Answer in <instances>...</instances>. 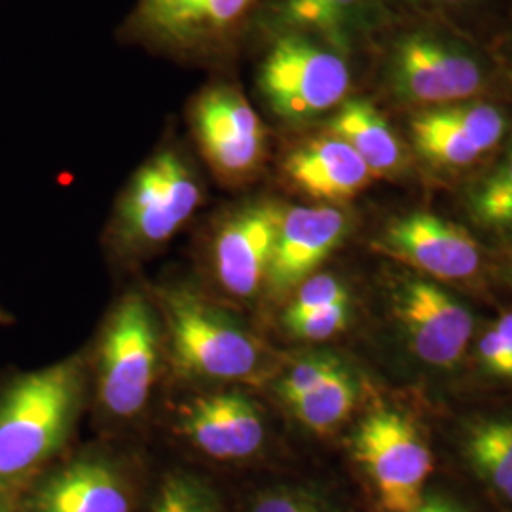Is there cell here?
Returning a JSON list of instances; mask_svg holds the SVG:
<instances>
[{"mask_svg":"<svg viewBox=\"0 0 512 512\" xmlns=\"http://www.w3.org/2000/svg\"><path fill=\"white\" fill-rule=\"evenodd\" d=\"M150 512H222L219 497L202 478L175 471L158 486Z\"/></svg>","mask_w":512,"mask_h":512,"instance_id":"23","label":"cell"},{"mask_svg":"<svg viewBox=\"0 0 512 512\" xmlns=\"http://www.w3.org/2000/svg\"><path fill=\"white\" fill-rule=\"evenodd\" d=\"M418 2H427V4H439V6H454V4H461L467 0H418Z\"/></svg>","mask_w":512,"mask_h":512,"instance_id":"32","label":"cell"},{"mask_svg":"<svg viewBox=\"0 0 512 512\" xmlns=\"http://www.w3.org/2000/svg\"><path fill=\"white\" fill-rule=\"evenodd\" d=\"M348 230V215L334 205L285 209L266 281L270 289L283 294L306 281L338 249Z\"/></svg>","mask_w":512,"mask_h":512,"instance_id":"17","label":"cell"},{"mask_svg":"<svg viewBox=\"0 0 512 512\" xmlns=\"http://www.w3.org/2000/svg\"><path fill=\"white\" fill-rule=\"evenodd\" d=\"M171 357L184 376L247 382L268 365L270 351L238 317L188 289L165 291Z\"/></svg>","mask_w":512,"mask_h":512,"instance_id":"2","label":"cell"},{"mask_svg":"<svg viewBox=\"0 0 512 512\" xmlns=\"http://www.w3.org/2000/svg\"><path fill=\"white\" fill-rule=\"evenodd\" d=\"M478 355L484 368L501 378H512V359L499 340L495 329H490L478 342Z\"/></svg>","mask_w":512,"mask_h":512,"instance_id":"28","label":"cell"},{"mask_svg":"<svg viewBox=\"0 0 512 512\" xmlns=\"http://www.w3.org/2000/svg\"><path fill=\"white\" fill-rule=\"evenodd\" d=\"M283 169L298 190L321 202L349 200L372 179L363 158L330 133L294 148Z\"/></svg>","mask_w":512,"mask_h":512,"instance_id":"18","label":"cell"},{"mask_svg":"<svg viewBox=\"0 0 512 512\" xmlns=\"http://www.w3.org/2000/svg\"><path fill=\"white\" fill-rule=\"evenodd\" d=\"M330 135L353 148L372 175H389L403 164V145L384 114L365 99H346L330 116Z\"/></svg>","mask_w":512,"mask_h":512,"instance_id":"19","label":"cell"},{"mask_svg":"<svg viewBox=\"0 0 512 512\" xmlns=\"http://www.w3.org/2000/svg\"><path fill=\"white\" fill-rule=\"evenodd\" d=\"M393 311L421 361L458 363L473 334V315L456 296L431 281L408 279L395 293Z\"/></svg>","mask_w":512,"mask_h":512,"instance_id":"11","label":"cell"},{"mask_svg":"<svg viewBox=\"0 0 512 512\" xmlns=\"http://www.w3.org/2000/svg\"><path fill=\"white\" fill-rule=\"evenodd\" d=\"M0 512H21L19 505L14 501V494L0 488Z\"/></svg>","mask_w":512,"mask_h":512,"instance_id":"31","label":"cell"},{"mask_svg":"<svg viewBox=\"0 0 512 512\" xmlns=\"http://www.w3.org/2000/svg\"><path fill=\"white\" fill-rule=\"evenodd\" d=\"M348 321L349 302L336 304L325 310L313 311L300 317H283L285 329L289 330L294 338L310 340V342L329 340L334 334L346 329Z\"/></svg>","mask_w":512,"mask_h":512,"instance_id":"26","label":"cell"},{"mask_svg":"<svg viewBox=\"0 0 512 512\" xmlns=\"http://www.w3.org/2000/svg\"><path fill=\"white\" fill-rule=\"evenodd\" d=\"M387 78L399 99L435 109L473 101L486 88L490 73L484 59L463 42L414 31L393 46Z\"/></svg>","mask_w":512,"mask_h":512,"instance_id":"5","label":"cell"},{"mask_svg":"<svg viewBox=\"0 0 512 512\" xmlns=\"http://www.w3.org/2000/svg\"><path fill=\"white\" fill-rule=\"evenodd\" d=\"M0 319H2V313H0Z\"/></svg>","mask_w":512,"mask_h":512,"instance_id":"33","label":"cell"},{"mask_svg":"<svg viewBox=\"0 0 512 512\" xmlns=\"http://www.w3.org/2000/svg\"><path fill=\"white\" fill-rule=\"evenodd\" d=\"M410 512H465L456 501L442 497V495H429L423 497L420 505Z\"/></svg>","mask_w":512,"mask_h":512,"instance_id":"29","label":"cell"},{"mask_svg":"<svg viewBox=\"0 0 512 512\" xmlns=\"http://www.w3.org/2000/svg\"><path fill=\"white\" fill-rule=\"evenodd\" d=\"M359 397V384L344 366L327 382L289 404L294 418L315 433H327L353 412Z\"/></svg>","mask_w":512,"mask_h":512,"instance_id":"21","label":"cell"},{"mask_svg":"<svg viewBox=\"0 0 512 512\" xmlns=\"http://www.w3.org/2000/svg\"><path fill=\"white\" fill-rule=\"evenodd\" d=\"M262 0H139L129 29L167 54L220 59L238 48Z\"/></svg>","mask_w":512,"mask_h":512,"instance_id":"4","label":"cell"},{"mask_svg":"<svg viewBox=\"0 0 512 512\" xmlns=\"http://www.w3.org/2000/svg\"><path fill=\"white\" fill-rule=\"evenodd\" d=\"M82 403V363L21 372L0 385V488H27L57 456Z\"/></svg>","mask_w":512,"mask_h":512,"instance_id":"1","label":"cell"},{"mask_svg":"<svg viewBox=\"0 0 512 512\" xmlns=\"http://www.w3.org/2000/svg\"><path fill=\"white\" fill-rule=\"evenodd\" d=\"M131 490L124 475L103 458H76L37 476L21 512H131Z\"/></svg>","mask_w":512,"mask_h":512,"instance_id":"16","label":"cell"},{"mask_svg":"<svg viewBox=\"0 0 512 512\" xmlns=\"http://www.w3.org/2000/svg\"><path fill=\"white\" fill-rule=\"evenodd\" d=\"M376 249L440 279H465L478 270L475 238L458 224L416 211L387 224Z\"/></svg>","mask_w":512,"mask_h":512,"instance_id":"15","label":"cell"},{"mask_svg":"<svg viewBox=\"0 0 512 512\" xmlns=\"http://www.w3.org/2000/svg\"><path fill=\"white\" fill-rule=\"evenodd\" d=\"M249 512H334L329 503L304 488L279 486L258 494Z\"/></svg>","mask_w":512,"mask_h":512,"instance_id":"27","label":"cell"},{"mask_svg":"<svg viewBox=\"0 0 512 512\" xmlns=\"http://www.w3.org/2000/svg\"><path fill=\"white\" fill-rule=\"evenodd\" d=\"M505 131V112L475 99L423 110L412 120V139L420 154L446 167L473 164L499 145Z\"/></svg>","mask_w":512,"mask_h":512,"instance_id":"13","label":"cell"},{"mask_svg":"<svg viewBox=\"0 0 512 512\" xmlns=\"http://www.w3.org/2000/svg\"><path fill=\"white\" fill-rule=\"evenodd\" d=\"M177 425L184 439L217 461L253 458L266 437L258 404L236 389L202 395L184 404Z\"/></svg>","mask_w":512,"mask_h":512,"instance_id":"14","label":"cell"},{"mask_svg":"<svg viewBox=\"0 0 512 512\" xmlns=\"http://www.w3.org/2000/svg\"><path fill=\"white\" fill-rule=\"evenodd\" d=\"M158 372V330L139 294H126L103 330L99 346V399L114 418H133L147 406Z\"/></svg>","mask_w":512,"mask_h":512,"instance_id":"6","label":"cell"},{"mask_svg":"<svg viewBox=\"0 0 512 512\" xmlns=\"http://www.w3.org/2000/svg\"><path fill=\"white\" fill-rule=\"evenodd\" d=\"M469 205L476 222L512 232V148L478 183Z\"/></svg>","mask_w":512,"mask_h":512,"instance_id":"22","label":"cell"},{"mask_svg":"<svg viewBox=\"0 0 512 512\" xmlns=\"http://www.w3.org/2000/svg\"><path fill=\"white\" fill-rule=\"evenodd\" d=\"M258 88L277 118L308 122L348 99V59L315 38L283 35L260 65Z\"/></svg>","mask_w":512,"mask_h":512,"instance_id":"3","label":"cell"},{"mask_svg":"<svg viewBox=\"0 0 512 512\" xmlns=\"http://www.w3.org/2000/svg\"><path fill=\"white\" fill-rule=\"evenodd\" d=\"M348 287L332 274L310 275L298 285V291L283 317H300L325 310L336 304H348Z\"/></svg>","mask_w":512,"mask_h":512,"instance_id":"25","label":"cell"},{"mask_svg":"<svg viewBox=\"0 0 512 512\" xmlns=\"http://www.w3.org/2000/svg\"><path fill=\"white\" fill-rule=\"evenodd\" d=\"M202 186L175 150L152 156L131 179L118 205V234L133 249L173 238L202 203Z\"/></svg>","mask_w":512,"mask_h":512,"instance_id":"7","label":"cell"},{"mask_svg":"<svg viewBox=\"0 0 512 512\" xmlns=\"http://www.w3.org/2000/svg\"><path fill=\"white\" fill-rule=\"evenodd\" d=\"M283 213L279 203L260 200L222 220L213 241V266L226 293L251 298L268 281Z\"/></svg>","mask_w":512,"mask_h":512,"instance_id":"10","label":"cell"},{"mask_svg":"<svg viewBox=\"0 0 512 512\" xmlns=\"http://www.w3.org/2000/svg\"><path fill=\"white\" fill-rule=\"evenodd\" d=\"M344 363L332 353H313L294 363L275 384L277 395L287 404L304 397L315 387L327 382L330 376L340 372Z\"/></svg>","mask_w":512,"mask_h":512,"instance_id":"24","label":"cell"},{"mask_svg":"<svg viewBox=\"0 0 512 512\" xmlns=\"http://www.w3.org/2000/svg\"><path fill=\"white\" fill-rule=\"evenodd\" d=\"M467 458L492 488L512 501V421H482L469 433Z\"/></svg>","mask_w":512,"mask_h":512,"instance_id":"20","label":"cell"},{"mask_svg":"<svg viewBox=\"0 0 512 512\" xmlns=\"http://www.w3.org/2000/svg\"><path fill=\"white\" fill-rule=\"evenodd\" d=\"M192 126L207 164L220 181L238 184L260 169L266 129L238 88L226 84L207 88L192 105Z\"/></svg>","mask_w":512,"mask_h":512,"instance_id":"9","label":"cell"},{"mask_svg":"<svg viewBox=\"0 0 512 512\" xmlns=\"http://www.w3.org/2000/svg\"><path fill=\"white\" fill-rule=\"evenodd\" d=\"M351 448L385 511L410 512L420 505L433 458L412 421L391 410H376L357 427Z\"/></svg>","mask_w":512,"mask_h":512,"instance_id":"8","label":"cell"},{"mask_svg":"<svg viewBox=\"0 0 512 512\" xmlns=\"http://www.w3.org/2000/svg\"><path fill=\"white\" fill-rule=\"evenodd\" d=\"M495 332L499 336V340L503 342L505 349L509 351L512 359V311H507L499 317V321L495 323Z\"/></svg>","mask_w":512,"mask_h":512,"instance_id":"30","label":"cell"},{"mask_svg":"<svg viewBox=\"0 0 512 512\" xmlns=\"http://www.w3.org/2000/svg\"><path fill=\"white\" fill-rule=\"evenodd\" d=\"M380 18L378 0H262L258 29L315 38L338 54L359 48Z\"/></svg>","mask_w":512,"mask_h":512,"instance_id":"12","label":"cell"}]
</instances>
